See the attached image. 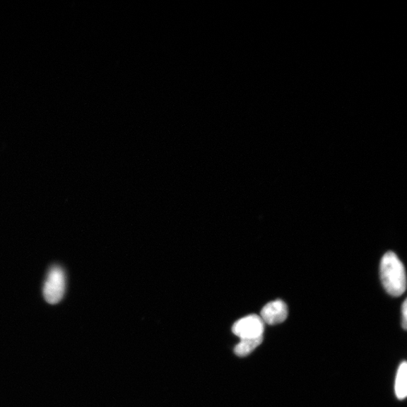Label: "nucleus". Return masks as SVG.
<instances>
[{"instance_id": "nucleus-4", "label": "nucleus", "mask_w": 407, "mask_h": 407, "mask_svg": "<svg viewBox=\"0 0 407 407\" xmlns=\"http://www.w3.org/2000/svg\"><path fill=\"white\" fill-rule=\"evenodd\" d=\"M288 316V305L284 301L277 300L267 303L260 312L264 324L276 325L284 322Z\"/></svg>"}, {"instance_id": "nucleus-2", "label": "nucleus", "mask_w": 407, "mask_h": 407, "mask_svg": "<svg viewBox=\"0 0 407 407\" xmlns=\"http://www.w3.org/2000/svg\"><path fill=\"white\" fill-rule=\"evenodd\" d=\"M66 288V276L59 266L51 268L45 282L43 295L45 300L52 305L59 303L64 297Z\"/></svg>"}, {"instance_id": "nucleus-1", "label": "nucleus", "mask_w": 407, "mask_h": 407, "mask_svg": "<svg viewBox=\"0 0 407 407\" xmlns=\"http://www.w3.org/2000/svg\"><path fill=\"white\" fill-rule=\"evenodd\" d=\"M380 278L384 290L394 297L403 295L406 288V271L394 253L384 254L380 263Z\"/></svg>"}, {"instance_id": "nucleus-7", "label": "nucleus", "mask_w": 407, "mask_h": 407, "mask_svg": "<svg viewBox=\"0 0 407 407\" xmlns=\"http://www.w3.org/2000/svg\"><path fill=\"white\" fill-rule=\"evenodd\" d=\"M402 326L404 330H406L407 328V301L406 300H404L402 305Z\"/></svg>"}, {"instance_id": "nucleus-6", "label": "nucleus", "mask_w": 407, "mask_h": 407, "mask_svg": "<svg viewBox=\"0 0 407 407\" xmlns=\"http://www.w3.org/2000/svg\"><path fill=\"white\" fill-rule=\"evenodd\" d=\"M263 341L264 336L256 338L241 339V341L235 346L234 353L237 356L246 357L252 353Z\"/></svg>"}, {"instance_id": "nucleus-5", "label": "nucleus", "mask_w": 407, "mask_h": 407, "mask_svg": "<svg viewBox=\"0 0 407 407\" xmlns=\"http://www.w3.org/2000/svg\"><path fill=\"white\" fill-rule=\"evenodd\" d=\"M394 390L398 399L403 400L407 395V364L406 361L400 365L396 376Z\"/></svg>"}, {"instance_id": "nucleus-3", "label": "nucleus", "mask_w": 407, "mask_h": 407, "mask_svg": "<svg viewBox=\"0 0 407 407\" xmlns=\"http://www.w3.org/2000/svg\"><path fill=\"white\" fill-rule=\"evenodd\" d=\"M264 331L265 324L256 314L244 317L232 326V333L240 339L263 337Z\"/></svg>"}]
</instances>
